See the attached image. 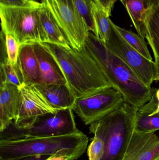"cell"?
Listing matches in <instances>:
<instances>
[{
	"label": "cell",
	"instance_id": "1",
	"mask_svg": "<svg viewBox=\"0 0 159 160\" xmlns=\"http://www.w3.org/2000/svg\"><path fill=\"white\" fill-rule=\"evenodd\" d=\"M42 44L58 64L67 86L76 99L111 87L85 46L76 50L51 43Z\"/></svg>",
	"mask_w": 159,
	"mask_h": 160
},
{
	"label": "cell",
	"instance_id": "2",
	"mask_svg": "<svg viewBox=\"0 0 159 160\" xmlns=\"http://www.w3.org/2000/svg\"><path fill=\"white\" fill-rule=\"evenodd\" d=\"M85 46L110 85L122 94L125 102L138 110L149 101L152 88L145 84L129 67L109 50L92 32H89Z\"/></svg>",
	"mask_w": 159,
	"mask_h": 160
},
{
	"label": "cell",
	"instance_id": "3",
	"mask_svg": "<svg viewBox=\"0 0 159 160\" xmlns=\"http://www.w3.org/2000/svg\"><path fill=\"white\" fill-rule=\"evenodd\" d=\"M88 138L82 132L48 137H25L0 140V160L35 156H58L76 160L87 149Z\"/></svg>",
	"mask_w": 159,
	"mask_h": 160
},
{
	"label": "cell",
	"instance_id": "4",
	"mask_svg": "<svg viewBox=\"0 0 159 160\" xmlns=\"http://www.w3.org/2000/svg\"><path fill=\"white\" fill-rule=\"evenodd\" d=\"M138 110L126 102L91 124L89 130L104 143L101 160H123L133 132Z\"/></svg>",
	"mask_w": 159,
	"mask_h": 160
},
{
	"label": "cell",
	"instance_id": "5",
	"mask_svg": "<svg viewBox=\"0 0 159 160\" xmlns=\"http://www.w3.org/2000/svg\"><path fill=\"white\" fill-rule=\"evenodd\" d=\"M72 108H66L19 123L13 121L1 132L0 140L53 137L78 133L81 131L77 128Z\"/></svg>",
	"mask_w": 159,
	"mask_h": 160
},
{
	"label": "cell",
	"instance_id": "6",
	"mask_svg": "<svg viewBox=\"0 0 159 160\" xmlns=\"http://www.w3.org/2000/svg\"><path fill=\"white\" fill-rule=\"evenodd\" d=\"M41 4L28 7L0 6L2 31L13 36L23 44L49 43L48 37L41 21Z\"/></svg>",
	"mask_w": 159,
	"mask_h": 160
},
{
	"label": "cell",
	"instance_id": "7",
	"mask_svg": "<svg viewBox=\"0 0 159 160\" xmlns=\"http://www.w3.org/2000/svg\"><path fill=\"white\" fill-rule=\"evenodd\" d=\"M66 37L70 47L79 50L85 46L88 25L73 0H42Z\"/></svg>",
	"mask_w": 159,
	"mask_h": 160
},
{
	"label": "cell",
	"instance_id": "8",
	"mask_svg": "<svg viewBox=\"0 0 159 160\" xmlns=\"http://www.w3.org/2000/svg\"><path fill=\"white\" fill-rule=\"evenodd\" d=\"M125 102L122 94L110 87L92 95L77 98L72 109L88 126L116 110Z\"/></svg>",
	"mask_w": 159,
	"mask_h": 160
},
{
	"label": "cell",
	"instance_id": "9",
	"mask_svg": "<svg viewBox=\"0 0 159 160\" xmlns=\"http://www.w3.org/2000/svg\"><path fill=\"white\" fill-rule=\"evenodd\" d=\"M105 47L119 57L147 86L151 87L154 81V63L145 58L130 46L113 23L112 36Z\"/></svg>",
	"mask_w": 159,
	"mask_h": 160
},
{
	"label": "cell",
	"instance_id": "10",
	"mask_svg": "<svg viewBox=\"0 0 159 160\" xmlns=\"http://www.w3.org/2000/svg\"><path fill=\"white\" fill-rule=\"evenodd\" d=\"M20 101L16 123L29 120L58 109L53 107L35 85H22L19 87Z\"/></svg>",
	"mask_w": 159,
	"mask_h": 160
},
{
	"label": "cell",
	"instance_id": "11",
	"mask_svg": "<svg viewBox=\"0 0 159 160\" xmlns=\"http://www.w3.org/2000/svg\"><path fill=\"white\" fill-rule=\"evenodd\" d=\"M159 158V136L155 132L135 130L123 160H155Z\"/></svg>",
	"mask_w": 159,
	"mask_h": 160
},
{
	"label": "cell",
	"instance_id": "12",
	"mask_svg": "<svg viewBox=\"0 0 159 160\" xmlns=\"http://www.w3.org/2000/svg\"><path fill=\"white\" fill-rule=\"evenodd\" d=\"M35 52L39 63L42 84L67 85L64 75L54 57L42 43L33 44Z\"/></svg>",
	"mask_w": 159,
	"mask_h": 160
},
{
	"label": "cell",
	"instance_id": "13",
	"mask_svg": "<svg viewBox=\"0 0 159 160\" xmlns=\"http://www.w3.org/2000/svg\"><path fill=\"white\" fill-rule=\"evenodd\" d=\"M0 132L5 129L16 119L20 101L18 87L9 83L0 87Z\"/></svg>",
	"mask_w": 159,
	"mask_h": 160
},
{
	"label": "cell",
	"instance_id": "14",
	"mask_svg": "<svg viewBox=\"0 0 159 160\" xmlns=\"http://www.w3.org/2000/svg\"><path fill=\"white\" fill-rule=\"evenodd\" d=\"M16 64L22 75L24 84H42L40 68L33 44L21 46Z\"/></svg>",
	"mask_w": 159,
	"mask_h": 160
},
{
	"label": "cell",
	"instance_id": "15",
	"mask_svg": "<svg viewBox=\"0 0 159 160\" xmlns=\"http://www.w3.org/2000/svg\"><path fill=\"white\" fill-rule=\"evenodd\" d=\"M126 8L138 34L145 38L147 18L157 0H120Z\"/></svg>",
	"mask_w": 159,
	"mask_h": 160
},
{
	"label": "cell",
	"instance_id": "16",
	"mask_svg": "<svg viewBox=\"0 0 159 160\" xmlns=\"http://www.w3.org/2000/svg\"><path fill=\"white\" fill-rule=\"evenodd\" d=\"M135 130L143 132L159 130V101L153 95L149 101L137 111Z\"/></svg>",
	"mask_w": 159,
	"mask_h": 160
},
{
	"label": "cell",
	"instance_id": "17",
	"mask_svg": "<svg viewBox=\"0 0 159 160\" xmlns=\"http://www.w3.org/2000/svg\"><path fill=\"white\" fill-rule=\"evenodd\" d=\"M35 86L54 108L58 110L72 108L76 98L68 86L63 84Z\"/></svg>",
	"mask_w": 159,
	"mask_h": 160
},
{
	"label": "cell",
	"instance_id": "18",
	"mask_svg": "<svg viewBox=\"0 0 159 160\" xmlns=\"http://www.w3.org/2000/svg\"><path fill=\"white\" fill-rule=\"evenodd\" d=\"M40 18L49 38V43L70 48L68 40L48 8L43 3L40 9Z\"/></svg>",
	"mask_w": 159,
	"mask_h": 160
},
{
	"label": "cell",
	"instance_id": "19",
	"mask_svg": "<svg viewBox=\"0 0 159 160\" xmlns=\"http://www.w3.org/2000/svg\"><path fill=\"white\" fill-rule=\"evenodd\" d=\"M91 12L96 24L97 37L105 44L111 38L114 22L109 14L97 2L91 3Z\"/></svg>",
	"mask_w": 159,
	"mask_h": 160
},
{
	"label": "cell",
	"instance_id": "20",
	"mask_svg": "<svg viewBox=\"0 0 159 160\" xmlns=\"http://www.w3.org/2000/svg\"><path fill=\"white\" fill-rule=\"evenodd\" d=\"M145 38L152 49L155 60L159 59V7L155 6L147 18Z\"/></svg>",
	"mask_w": 159,
	"mask_h": 160
},
{
	"label": "cell",
	"instance_id": "21",
	"mask_svg": "<svg viewBox=\"0 0 159 160\" xmlns=\"http://www.w3.org/2000/svg\"><path fill=\"white\" fill-rule=\"evenodd\" d=\"M118 32L127 43L135 50L149 61L153 62V58L144 38L130 30L121 28L115 24Z\"/></svg>",
	"mask_w": 159,
	"mask_h": 160
},
{
	"label": "cell",
	"instance_id": "22",
	"mask_svg": "<svg viewBox=\"0 0 159 160\" xmlns=\"http://www.w3.org/2000/svg\"><path fill=\"white\" fill-rule=\"evenodd\" d=\"M9 83L19 88L24 84L23 78L17 64L12 65L9 62L1 65V84Z\"/></svg>",
	"mask_w": 159,
	"mask_h": 160
},
{
	"label": "cell",
	"instance_id": "23",
	"mask_svg": "<svg viewBox=\"0 0 159 160\" xmlns=\"http://www.w3.org/2000/svg\"><path fill=\"white\" fill-rule=\"evenodd\" d=\"M82 16L87 22L90 32L97 37V31L91 12V0H73Z\"/></svg>",
	"mask_w": 159,
	"mask_h": 160
},
{
	"label": "cell",
	"instance_id": "24",
	"mask_svg": "<svg viewBox=\"0 0 159 160\" xmlns=\"http://www.w3.org/2000/svg\"><path fill=\"white\" fill-rule=\"evenodd\" d=\"M6 45L8 62L12 65H15L17 62L21 45L16 39L9 34H6Z\"/></svg>",
	"mask_w": 159,
	"mask_h": 160
},
{
	"label": "cell",
	"instance_id": "25",
	"mask_svg": "<svg viewBox=\"0 0 159 160\" xmlns=\"http://www.w3.org/2000/svg\"><path fill=\"white\" fill-rule=\"evenodd\" d=\"M103 141L97 136H94L87 149L89 160H101L104 154Z\"/></svg>",
	"mask_w": 159,
	"mask_h": 160
},
{
	"label": "cell",
	"instance_id": "26",
	"mask_svg": "<svg viewBox=\"0 0 159 160\" xmlns=\"http://www.w3.org/2000/svg\"><path fill=\"white\" fill-rule=\"evenodd\" d=\"M41 4V3L31 0H0V6L6 7H28Z\"/></svg>",
	"mask_w": 159,
	"mask_h": 160
},
{
	"label": "cell",
	"instance_id": "27",
	"mask_svg": "<svg viewBox=\"0 0 159 160\" xmlns=\"http://www.w3.org/2000/svg\"><path fill=\"white\" fill-rule=\"evenodd\" d=\"M117 1L118 0H91L92 2H97L110 16H111L114 5Z\"/></svg>",
	"mask_w": 159,
	"mask_h": 160
},
{
	"label": "cell",
	"instance_id": "28",
	"mask_svg": "<svg viewBox=\"0 0 159 160\" xmlns=\"http://www.w3.org/2000/svg\"><path fill=\"white\" fill-rule=\"evenodd\" d=\"M49 157L48 156H30L14 160H47Z\"/></svg>",
	"mask_w": 159,
	"mask_h": 160
},
{
	"label": "cell",
	"instance_id": "29",
	"mask_svg": "<svg viewBox=\"0 0 159 160\" xmlns=\"http://www.w3.org/2000/svg\"><path fill=\"white\" fill-rule=\"evenodd\" d=\"M154 81L159 82V59L154 62Z\"/></svg>",
	"mask_w": 159,
	"mask_h": 160
},
{
	"label": "cell",
	"instance_id": "30",
	"mask_svg": "<svg viewBox=\"0 0 159 160\" xmlns=\"http://www.w3.org/2000/svg\"><path fill=\"white\" fill-rule=\"evenodd\" d=\"M31 1H34V2H38L41 3V2H42V0H31Z\"/></svg>",
	"mask_w": 159,
	"mask_h": 160
},
{
	"label": "cell",
	"instance_id": "31",
	"mask_svg": "<svg viewBox=\"0 0 159 160\" xmlns=\"http://www.w3.org/2000/svg\"><path fill=\"white\" fill-rule=\"evenodd\" d=\"M158 6L159 7V0H157Z\"/></svg>",
	"mask_w": 159,
	"mask_h": 160
},
{
	"label": "cell",
	"instance_id": "32",
	"mask_svg": "<svg viewBox=\"0 0 159 160\" xmlns=\"http://www.w3.org/2000/svg\"><path fill=\"white\" fill-rule=\"evenodd\" d=\"M155 160H159V158H157V159H156Z\"/></svg>",
	"mask_w": 159,
	"mask_h": 160
}]
</instances>
